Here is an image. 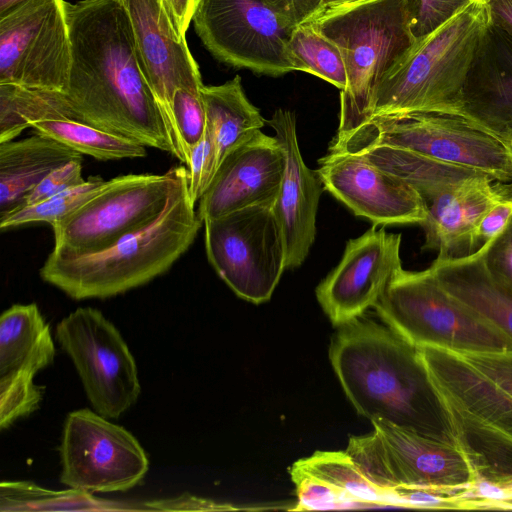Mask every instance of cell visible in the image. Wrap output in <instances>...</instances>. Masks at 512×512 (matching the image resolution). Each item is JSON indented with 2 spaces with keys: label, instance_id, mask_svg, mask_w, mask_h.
Wrapping results in <instances>:
<instances>
[{
  "label": "cell",
  "instance_id": "27",
  "mask_svg": "<svg viewBox=\"0 0 512 512\" xmlns=\"http://www.w3.org/2000/svg\"><path fill=\"white\" fill-rule=\"evenodd\" d=\"M333 149L362 154L371 163L398 176L415 188L424 199L425 204L436 195L453 188L464 180L485 174L389 146L369 145Z\"/></svg>",
  "mask_w": 512,
  "mask_h": 512
},
{
  "label": "cell",
  "instance_id": "41",
  "mask_svg": "<svg viewBox=\"0 0 512 512\" xmlns=\"http://www.w3.org/2000/svg\"><path fill=\"white\" fill-rule=\"evenodd\" d=\"M391 490L396 507L459 508V501L456 497L440 494L429 489L400 486Z\"/></svg>",
  "mask_w": 512,
  "mask_h": 512
},
{
  "label": "cell",
  "instance_id": "37",
  "mask_svg": "<svg viewBox=\"0 0 512 512\" xmlns=\"http://www.w3.org/2000/svg\"><path fill=\"white\" fill-rule=\"evenodd\" d=\"M83 157L73 159L49 173L26 196L24 206L42 202L69 188L78 186L86 181L82 176Z\"/></svg>",
  "mask_w": 512,
  "mask_h": 512
},
{
  "label": "cell",
  "instance_id": "1",
  "mask_svg": "<svg viewBox=\"0 0 512 512\" xmlns=\"http://www.w3.org/2000/svg\"><path fill=\"white\" fill-rule=\"evenodd\" d=\"M71 68L65 92L11 85L1 112L20 134L33 121L63 118L82 122L182 162L168 123L137 56L128 13L119 0L65 1Z\"/></svg>",
  "mask_w": 512,
  "mask_h": 512
},
{
  "label": "cell",
  "instance_id": "13",
  "mask_svg": "<svg viewBox=\"0 0 512 512\" xmlns=\"http://www.w3.org/2000/svg\"><path fill=\"white\" fill-rule=\"evenodd\" d=\"M56 339L71 358L98 414L118 418L136 403L141 387L135 359L100 310L77 308L57 324Z\"/></svg>",
  "mask_w": 512,
  "mask_h": 512
},
{
  "label": "cell",
  "instance_id": "7",
  "mask_svg": "<svg viewBox=\"0 0 512 512\" xmlns=\"http://www.w3.org/2000/svg\"><path fill=\"white\" fill-rule=\"evenodd\" d=\"M373 308L383 323L415 347L458 353L512 350V339L448 294L430 268H399Z\"/></svg>",
  "mask_w": 512,
  "mask_h": 512
},
{
  "label": "cell",
  "instance_id": "44",
  "mask_svg": "<svg viewBox=\"0 0 512 512\" xmlns=\"http://www.w3.org/2000/svg\"><path fill=\"white\" fill-rule=\"evenodd\" d=\"M201 0H163L170 20L181 37H186L187 29L194 18Z\"/></svg>",
  "mask_w": 512,
  "mask_h": 512
},
{
  "label": "cell",
  "instance_id": "25",
  "mask_svg": "<svg viewBox=\"0 0 512 512\" xmlns=\"http://www.w3.org/2000/svg\"><path fill=\"white\" fill-rule=\"evenodd\" d=\"M82 154L34 131L26 138L0 143V217L24 205L26 196L49 173Z\"/></svg>",
  "mask_w": 512,
  "mask_h": 512
},
{
  "label": "cell",
  "instance_id": "15",
  "mask_svg": "<svg viewBox=\"0 0 512 512\" xmlns=\"http://www.w3.org/2000/svg\"><path fill=\"white\" fill-rule=\"evenodd\" d=\"M60 456L61 483L91 493L127 491L140 484L149 469L139 441L89 409L67 415Z\"/></svg>",
  "mask_w": 512,
  "mask_h": 512
},
{
  "label": "cell",
  "instance_id": "30",
  "mask_svg": "<svg viewBox=\"0 0 512 512\" xmlns=\"http://www.w3.org/2000/svg\"><path fill=\"white\" fill-rule=\"evenodd\" d=\"M294 465L339 488L360 507H396L392 490L382 489L372 483L346 450L317 451Z\"/></svg>",
  "mask_w": 512,
  "mask_h": 512
},
{
  "label": "cell",
  "instance_id": "39",
  "mask_svg": "<svg viewBox=\"0 0 512 512\" xmlns=\"http://www.w3.org/2000/svg\"><path fill=\"white\" fill-rule=\"evenodd\" d=\"M483 248L490 271L512 288V218L506 228Z\"/></svg>",
  "mask_w": 512,
  "mask_h": 512
},
{
  "label": "cell",
  "instance_id": "38",
  "mask_svg": "<svg viewBox=\"0 0 512 512\" xmlns=\"http://www.w3.org/2000/svg\"><path fill=\"white\" fill-rule=\"evenodd\" d=\"M456 353L512 396V350Z\"/></svg>",
  "mask_w": 512,
  "mask_h": 512
},
{
  "label": "cell",
  "instance_id": "34",
  "mask_svg": "<svg viewBox=\"0 0 512 512\" xmlns=\"http://www.w3.org/2000/svg\"><path fill=\"white\" fill-rule=\"evenodd\" d=\"M172 117L188 165L191 149L202 139L206 130V111L201 91L176 89L172 99Z\"/></svg>",
  "mask_w": 512,
  "mask_h": 512
},
{
  "label": "cell",
  "instance_id": "42",
  "mask_svg": "<svg viewBox=\"0 0 512 512\" xmlns=\"http://www.w3.org/2000/svg\"><path fill=\"white\" fill-rule=\"evenodd\" d=\"M143 507L144 510L153 511H227L245 509L238 508L229 503H220L188 494L144 502Z\"/></svg>",
  "mask_w": 512,
  "mask_h": 512
},
{
  "label": "cell",
  "instance_id": "5",
  "mask_svg": "<svg viewBox=\"0 0 512 512\" xmlns=\"http://www.w3.org/2000/svg\"><path fill=\"white\" fill-rule=\"evenodd\" d=\"M489 21L486 2L473 1L417 40L381 79L368 121L415 113L464 117L463 86Z\"/></svg>",
  "mask_w": 512,
  "mask_h": 512
},
{
  "label": "cell",
  "instance_id": "8",
  "mask_svg": "<svg viewBox=\"0 0 512 512\" xmlns=\"http://www.w3.org/2000/svg\"><path fill=\"white\" fill-rule=\"evenodd\" d=\"M373 431L349 439L346 452L364 475L382 489L421 487L457 497L478 476L449 438H438L383 420Z\"/></svg>",
  "mask_w": 512,
  "mask_h": 512
},
{
  "label": "cell",
  "instance_id": "2",
  "mask_svg": "<svg viewBox=\"0 0 512 512\" xmlns=\"http://www.w3.org/2000/svg\"><path fill=\"white\" fill-rule=\"evenodd\" d=\"M329 358L359 415L448 438L417 347L385 323L363 315L339 326Z\"/></svg>",
  "mask_w": 512,
  "mask_h": 512
},
{
  "label": "cell",
  "instance_id": "19",
  "mask_svg": "<svg viewBox=\"0 0 512 512\" xmlns=\"http://www.w3.org/2000/svg\"><path fill=\"white\" fill-rule=\"evenodd\" d=\"M55 357L50 327L35 303L15 304L0 317V428L38 409L44 387L35 375Z\"/></svg>",
  "mask_w": 512,
  "mask_h": 512
},
{
  "label": "cell",
  "instance_id": "22",
  "mask_svg": "<svg viewBox=\"0 0 512 512\" xmlns=\"http://www.w3.org/2000/svg\"><path fill=\"white\" fill-rule=\"evenodd\" d=\"M464 117L506 143L512 134V32L489 21L462 92Z\"/></svg>",
  "mask_w": 512,
  "mask_h": 512
},
{
  "label": "cell",
  "instance_id": "29",
  "mask_svg": "<svg viewBox=\"0 0 512 512\" xmlns=\"http://www.w3.org/2000/svg\"><path fill=\"white\" fill-rule=\"evenodd\" d=\"M30 128L60 141L82 155L102 161L143 158L147 155L146 146L140 143L75 120L40 119L33 121Z\"/></svg>",
  "mask_w": 512,
  "mask_h": 512
},
{
  "label": "cell",
  "instance_id": "28",
  "mask_svg": "<svg viewBox=\"0 0 512 512\" xmlns=\"http://www.w3.org/2000/svg\"><path fill=\"white\" fill-rule=\"evenodd\" d=\"M127 503L102 499L93 493L69 488L51 490L30 481H2L0 511H134Z\"/></svg>",
  "mask_w": 512,
  "mask_h": 512
},
{
  "label": "cell",
  "instance_id": "46",
  "mask_svg": "<svg viewBox=\"0 0 512 512\" xmlns=\"http://www.w3.org/2000/svg\"><path fill=\"white\" fill-rule=\"evenodd\" d=\"M363 1H368V0H323L319 11L312 19H314L324 13L334 11L337 9H341L343 7H347V6H350V5L359 3V2H363Z\"/></svg>",
  "mask_w": 512,
  "mask_h": 512
},
{
  "label": "cell",
  "instance_id": "12",
  "mask_svg": "<svg viewBox=\"0 0 512 512\" xmlns=\"http://www.w3.org/2000/svg\"><path fill=\"white\" fill-rule=\"evenodd\" d=\"M197 35L219 61L259 75L298 71L286 25L263 0H201L193 18Z\"/></svg>",
  "mask_w": 512,
  "mask_h": 512
},
{
  "label": "cell",
  "instance_id": "16",
  "mask_svg": "<svg viewBox=\"0 0 512 512\" xmlns=\"http://www.w3.org/2000/svg\"><path fill=\"white\" fill-rule=\"evenodd\" d=\"M316 170L325 190L373 225L419 224L427 206L419 192L362 154L329 148Z\"/></svg>",
  "mask_w": 512,
  "mask_h": 512
},
{
  "label": "cell",
  "instance_id": "6",
  "mask_svg": "<svg viewBox=\"0 0 512 512\" xmlns=\"http://www.w3.org/2000/svg\"><path fill=\"white\" fill-rule=\"evenodd\" d=\"M341 50L347 86L340 91L337 133L341 140L370 115L383 76L413 47L408 0H368L324 13L312 20Z\"/></svg>",
  "mask_w": 512,
  "mask_h": 512
},
{
  "label": "cell",
  "instance_id": "43",
  "mask_svg": "<svg viewBox=\"0 0 512 512\" xmlns=\"http://www.w3.org/2000/svg\"><path fill=\"white\" fill-rule=\"evenodd\" d=\"M289 27L311 20L323 0H263Z\"/></svg>",
  "mask_w": 512,
  "mask_h": 512
},
{
  "label": "cell",
  "instance_id": "11",
  "mask_svg": "<svg viewBox=\"0 0 512 512\" xmlns=\"http://www.w3.org/2000/svg\"><path fill=\"white\" fill-rule=\"evenodd\" d=\"M205 250L218 276L241 299L270 300L286 270V248L273 205H255L207 219Z\"/></svg>",
  "mask_w": 512,
  "mask_h": 512
},
{
  "label": "cell",
  "instance_id": "32",
  "mask_svg": "<svg viewBox=\"0 0 512 512\" xmlns=\"http://www.w3.org/2000/svg\"><path fill=\"white\" fill-rule=\"evenodd\" d=\"M108 180L92 176L78 186L69 188L42 202L21 207L0 217V230L6 231L31 223L45 222L52 225L55 221L70 214L107 185Z\"/></svg>",
  "mask_w": 512,
  "mask_h": 512
},
{
  "label": "cell",
  "instance_id": "14",
  "mask_svg": "<svg viewBox=\"0 0 512 512\" xmlns=\"http://www.w3.org/2000/svg\"><path fill=\"white\" fill-rule=\"evenodd\" d=\"M65 0H25L0 16V84L65 92L71 42Z\"/></svg>",
  "mask_w": 512,
  "mask_h": 512
},
{
  "label": "cell",
  "instance_id": "49",
  "mask_svg": "<svg viewBox=\"0 0 512 512\" xmlns=\"http://www.w3.org/2000/svg\"><path fill=\"white\" fill-rule=\"evenodd\" d=\"M506 144L509 148V151L511 153V156H512V134L509 136V138L506 140Z\"/></svg>",
  "mask_w": 512,
  "mask_h": 512
},
{
  "label": "cell",
  "instance_id": "36",
  "mask_svg": "<svg viewBox=\"0 0 512 512\" xmlns=\"http://www.w3.org/2000/svg\"><path fill=\"white\" fill-rule=\"evenodd\" d=\"M188 170V189L192 201L201 199L217 169L214 141L207 128L202 139L191 149Z\"/></svg>",
  "mask_w": 512,
  "mask_h": 512
},
{
  "label": "cell",
  "instance_id": "48",
  "mask_svg": "<svg viewBox=\"0 0 512 512\" xmlns=\"http://www.w3.org/2000/svg\"><path fill=\"white\" fill-rule=\"evenodd\" d=\"M25 0H0V16Z\"/></svg>",
  "mask_w": 512,
  "mask_h": 512
},
{
  "label": "cell",
  "instance_id": "26",
  "mask_svg": "<svg viewBox=\"0 0 512 512\" xmlns=\"http://www.w3.org/2000/svg\"><path fill=\"white\" fill-rule=\"evenodd\" d=\"M207 124L216 148L217 168L235 146L261 130L266 120L247 98L241 77L201 89Z\"/></svg>",
  "mask_w": 512,
  "mask_h": 512
},
{
  "label": "cell",
  "instance_id": "40",
  "mask_svg": "<svg viewBox=\"0 0 512 512\" xmlns=\"http://www.w3.org/2000/svg\"><path fill=\"white\" fill-rule=\"evenodd\" d=\"M512 218V201L500 199L480 219L473 235L474 253L491 243Z\"/></svg>",
  "mask_w": 512,
  "mask_h": 512
},
{
  "label": "cell",
  "instance_id": "24",
  "mask_svg": "<svg viewBox=\"0 0 512 512\" xmlns=\"http://www.w3.org/2000/svg\"><path fill=\"white\" fill-rule=\"evenodd\" d=\"M443 289L512 339V288L498 279L484 260V248L429 267Z\"/></svg>",
  "mask_w": 512,
  "mask_h": 512
},
{
  "label": "cell",
  "instance_id": "4",
  "mask_svg": "<svg viewBox=\"0 0 512 512\" xmlns=\"http://www.w3.org/2000/svg\"><path fill=\"white\" fill-rule=\"evenodd\" d=\"M447 437L478 480L512 488V396L454 351L417 347Z\"/></svg>",
  "mask_w": 512,
  "mask_h": 512
},
{
  "label": "cell",
  "instance_id": "9",
  "mask_svg": "<svg viewBox=\"0 0 512 512\" xmlns=\"http://www.w3.org/2000/svg\"><path fill=\"white\" fill-rule=\"evenodd\" d=\"M379 145L405 149L452 165L512 181V156L507 144L470 120L454 115L415 113L374 118L329 147Z\"/></svg>",
  "mask_w": 512,
  "mask_h": 512
},
{
  "label": "cell",
  "instance_id": "23",
  "mask_svg": "<svg viewBox=\"0 0 512 512\" xmlns=\"http://www.w3.org/2000/svg\"><path fill=\"white\" fill-rule=\"evenodd\" d=\"M489 175L468 178L426 202L427 218L421 224L422 250L437 252V260L474 254L473 235L483 215L500 198Z\"/></svg>",
  "mask_w": 512,
  "mask_h": 512
},
{
  "label": "cell",
  "instance_id": "10",
  "mask_svg": "<svg viewBox=\"0 0 512 512\" xmlns=\"http://www.w3.org/2000/svg\"><path fill=\"white\" fill-rule=\"evenodd\" d=\"M184 168L109 179L97 195L51 225L50 254L69 258L96 253L143 229L164 210Z\"/></svg>",
  "mask_w": 512,
  "mask_h": 512
},
{
  "label": "cell",
  "instance_id": "50",
  "mask_svg": "<svg viewBox=\"0 0 512 512\" xmlns=\"http://www.w3.org/2000/svg\"><path fill=\"white\" fill-rule=\"evenodd\" d=\"M474 1H484L485 2L486 0H474Z\"/></svg>",
  "mask_w": 512,
  "mask_h": 512
},
{
  "label": "cell",
  "instance_id": "33",
  "mask_svg": "<svg viewBox=\"0 0 512 512\" xmlns=\"http://www.w3.org/2000/svg\"><path fill=\"white\" fill-rule=\"evenodd\" d=\"M291 480L295 484L297 502L293 511L334 510L358 508L360 505L345 492L294 464L289 469Z\"/></svg>",
  "mask_w": 512,
  "mask_h": 512
},
{
  "label": "cell",
  "instance_id": "35",
  "mask_svg": "<svg viewBox=\"0 0 512 512\" xmlns=\"http://www.w3.org/2000/svg\"><path fill=\"white\" fill-rule=\"evenodd\" d=\"M474 0H408L411 31L416 41L424 38Z\"/></svg>",
  "mask_w": 512,
  "mask_h": 512
},
{
  "label": "cell",
  "instance_id": "45",
  "mask_svg": "<svg viewBox=\"0 0 512 512\" xmlns=\"http://www.w3.org/2000/svg\"><path fill=\"white\" fill-rule=\"evenodd\" d=\"M490 20L512 32V0H486Z\"/></svg>",
  "mask_w": 512,
  "mask_h": 512
},
{
  "label": "cell",
  "instance_id": "18",
  "mask_svg": "<svg viewBox=\"0 0 512 512\" xmlns=\"http://www.w3.org/2000/svg\"><path fill=\"white\" fill-rule=\"evenodd\" d=\"M126 9L138 60L161 109L182 163L187 159L172 117V99L178 88L200 92L204 84L186 37L174 28L163 0H119Z\"/></svg>",
  "mask_w": 512,
  "mask_h": 512
},
{
  "label": "cell",
  "instance_id": "31",
  "mask_svg": "<svg viewBox=\"0 0 512 512\" xmlns=\"http://www.w3.org/2000/svg\"><path fill=\"white\" fill-rule=\"evenodd\" d=\"M288 48L298 71L313 74L340 91L346 88L347 71L342 52L313 21L294 27Z\"/></svg>",
  "mask_w": 512,
  "mask_h": 512
},
{
  "label": "cell",
  "instance_id": "3",
  "mask_svg": "<svg viewBox=\"0 0 512 512\" xmlns=\"http://www.w3.org/2000/svg\"><path fill=\"white\" fill-rule=\"evenodd\" d=\"M202 225L185 167L166 207L152 223L96 253L69 258L49 254L40 276L75 300L113 297L169 270Z\"/></svg>",
  "mask_w": 512,
  "mask_h": 512
},
{
  "label": "cell",
  "instance_id": "20",
  "mask_svg": "<svg viewBox=\"0 0 512 512\" xmlns=\"http://www.w3.org/2000/svg\"><path fill=\"white\" fill-rule=\"evenodd\" d=\"M284 171L275 136L261 130L230 150L199 200L200 219L216 218L255 205H274Z\"/></svg>",
  "mask_w": 512,
  "mask_h": 512
},
{
  "label": "cell",
  "instance_id": "17",
  "mask_svg": "<svg viewBox=\"0 0 512 512\" xmlns=\"http://www.w3.org/2000/svg\"><path fill=\"white\" fill-rule=\"evenodd\" d=\"M376 227L347 242L339 264L316 288L317 300L335 326L357 319L374 307L402 267L401 234Z\"/></svg>",
  "mask_w": 512,
  "mask_h": 512
},
{
  "label": "cell",
  "instance_id": "47",
  "mask_svg": "<svg viewBox=\"0 0 512 512\" xmlns=\"http://www.w3.org/2000/svg\"><path fill=\"white\" fill-rule=\"evenodd\" d=\"M493 182V187L500 199L512 201V181L511 182Z\"/></svg>",
  "mask_w": 512,
  "mask_h": 512
},
{
  "label": "cell",
  "instance_id": "21",
  "mask_svg": "<svg viewBox=\"0 0 512 512\" xmlns=\"http://www.w3.org/2000/svg\"><path fill=\"white\" fill-rule=\"evenodd\" d=\"M266 123L284 154L283 177L273 209L284 237L286 269H295L305 261L315 240L318 204L325 188L317 171L302 158L294 112L277 109Z\"/></svg>",
  "mask_w": 512,
  "mask_h": 512
}]
</instances>
